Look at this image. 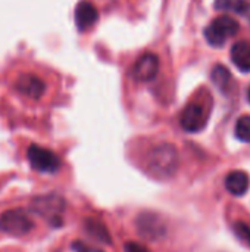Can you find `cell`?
<instances>
[{
	"label": "cell",
	"instance_id": "cell-11",
	"mask_svg": "<svg viewBox=\"0 0 250 252\" xmlns=\"http://www.w3.org/2000/svg\"><path fill=\"white\" fill-rule=\"evenodd\" d=\"M250 188V179L248 173L242 170H234L225 177V189L233 196H245Z\"/></svg>",
	"mask_w": 250,
	"mask_h": 252
},
{
	"label": "cell",
	"instance_id": "cell-3",
	"mask_svg": "<svg viewBox=\"0 0 250 252\" xmlns=\"http://www.w3.org/2000/svg\"><path fill=\"white\" fill-rule=\"evenodd\" d=\"M136 229L140 238L147 242H159L167 236L165 220L153 211H141L136 217Z\"/></svg>",
	"mask_w": 250,
	"mask_h": 252
},
{
	"label": "cell",
	"instance_id": "cell-10",
	"mask_svg": "<svg viewBox=\"0 0 250 252\" xmlns=\"http://www.w3.org/2000/svg\"><path fill=\"white\" fill-rule=\"evenodd\" d=\"M99 19V12L94 7L93 3L83 0L77 4L75 7V24L78 27V30L85 31L88 28H91Z\"/></svg>",
	"mask_w": 250,
	"mask_h": 252
},
{
	"label": "cell",
	"instance_id": "cell-14",
	"mask_svg": "<svg viewBox=\"0 0 250 252\" xmlns=\"http://www.w3.org/2000/svg\"><path fill=\"white\" fill-rule=\"evenodd\" d=\"M217 10H233L239 15H249L250 3L245 0H215Z\"/></svg>",
	"mask_w": 250,
	"mask_h": 252
},
{
	"label": "cell",
	"instance_id": "cell-20",
	"mask_svg": "<svg viewBox=\"0 0 250 252\" xmlns=\"http://www.w3.org/2000/svg\"><path fill=\"white\" fill-rule=\"evenodd\" d=\"M248 97H249V102H250V89H249V93H248Z\"/></svg>",
	"mask_w": 250,
	"mask_h": 252
},
{
	"label": "cell",
	"instance_id": "cell-2",
	"mask_svg": "<svg viewBox=\"0 0 250 252\" xmlns=\"http://www.w3.org/2000/svg\"><path fill=\"white\" fill-rule=\"evenodd\" d=\"M65 199L60 195L55 193L37 196L31 202V210L53 226L62 224V214L65 211Z\"/></svg>",
	"mask_w": 250,
	"mask_h": 252
},
{
	"label": "cell",
	"instance_id": "cell-1",
	"mask_svg": "<svg viewBox=\"0 0 250 252\" xmlns=\"http://www.w3.org/2000/svg\"><path fill=\"white\" fill-rule=\"evenodd\" d=\"M180 165L178 151L171 143L156 145L147 155V168L159 180H168L175 176Z\"/></svg>",
	"mask_w": 250,
	"mask_h": 252
},
{
	"label": "cell",
	"instance_id": "cell-17",
	"mask_svg": "<svg viewBox=\"0 0 250 252\" xmlns=\"http://www.w3.org/2000/svg\"><path fill=\"white\" fill-rule=\"evenodd\" d=\"M233 230H234V235L245 244L250 247V226L243 223V221H236L233 224Z\"/></svg>",
	"mask_w": 250,
	"mask_h": 252
},
{
	"label": "cell",
	"instance_id": "cell-18",
	"mask_svg": "<svg viewBox=\"0 0 250 252\" xmlns=\"http://www.w3.org/2000/svg\"><path fill=\"white\" fill-rule=\"evenodd\" d=\"M71 248H72V251L74 252H102L99 251V250H94V248L88 247L87 244H84V242H81V241H75V242L71 245Z\"/></svg>",
	"mask_w": 250,
	"mask_h": 252
},
{
	"label": "cell",
	"instance_id": "cell-19",
	"mask_svg": "<svg viewBox=\"0 0 250 252\" xmlns=\"http://www.w3.org/2000/svg\"><path fill=\"white\" fill-rule=\"evenodd\" d=\"M124 251L125 252H150L144 245L141 244H137V242H127L125 247H124Z\"/></svg>",
	"mask_w": 250,
	"mask_h": 252
},
{
	"label": "cell",
	"instance_id": "cell-5",
	"mask_svg": "<svg viewBox=\"0 0 250 252\" xmlns=\"http://www.w3.org/2000/svg\"><path fill=\"white\" fill-rule=\"evenodd\" d=\"M34 229L32 220L21 210H9L0 216V232L21 238L28 235Z\"/></svg>",
	"mask_w": 250,
	"mask_h": 252
},
{
	"label": "cell",
	"instance_id": "cell-12",
	"mask_svg": "<svg viewBox=\"0 0 250 252\" xmlns=\"http://www.w3.org/2000/svg\"><path fill=\"white\" fill-rule=\"evenodd\" d=\"M233 63L242 71L249 72L250 71V43L249 41H237L233 44L230 52Z\"/></svg>",
	"mask_w": 250,
	"mask_h": 252
},
{
	"label": "cell",
	"instance_id": "cell-9",
	"mask_svg": "<svg viewBox=\"0 0 250 252\" xmlns=\"http://www.w3.org/2000/svg\"><path fill=\"white\" fill-rule=\"evenodd\" d=\"M15 90L29 99H40L46 92V84L32 74H22L15 81Z\"/></svg>",
	"mask_w": 250,
	"mask_h": 252
},
{
	"label": "cell",
	"instance_id": "cell-7",
	"mask_svg": "<svg viewBox=\"0 0 250 252\" xmlns=\"http://www.w3.org/2000/svg\"><path fill=\"white\" fill-rule=\"evenodd\" d=\"M159 71V58L155 53H143L131 68V77L136 81L147 83L152 81Z\"/></svg>",
	"mask_w": 250,
	"mask_h": 252
},
{
	"label": "cell",
	"instance_id": "cell-16",
	"mask_svg": "<svg viewBox=\"0 0 250 252\" xmlns=\"http://www.w3.org/2000/svg\"><path fill=\"white\" fill-rule=\"evenodd\" d=\"M236 137L245 143H250V115H243L236 124Z\"/></svg>",
	"mask_w": 250,
	"mask_h": 252
},
{
	"label": "cell",
	"instance_id": "cell-15",
	"mask_svg": "<svg viewBox=\"0 0 250 252\" xmlns=\"http://www.w3.org/2000/svg\"><path fill=\"white\" fill-rule=\"evenodd\" d=\"M211 77H212L214 84H215L218 89H221V90H225V87H227V86L230 84V81H231V74H230L228 68L224 66V65H215V66L212 68Z\"/></svg>",
	"mask_w": 250,
	"mask_h": 252
},
{
	"label": "cell",
	"instance_id": "cell-6",
	"mask_svg": "<svg viewBox=\"0 0 250 252\" xmlns=\"http://www.w3.org/2000/svg\"><path fill=\"white\" fill-rule=\"evenodd\" d=\"M27 158L29 165L38 173H56L60 168L59 157L41 146L31 145L27 151Z\"/></svg>",
	"mask_w": 250,
	"mask_h": 252
},
{
	"label": "cell",
	"instance_id": "cell-13",
	"mask_svg": "<svg viewBox=\"0 0 250 252\" xmlns=\"http://www.w3.org/2000/svg\"><path fill=\"white\" fill-rule=\"evenodd\" d=\"M84 229L87 232V235L96 241V242H100V244H105V245H111L112 244V238L109 235V230L108 227L97 219H85L84 221Z\"/></svg>",
	"mask_w": 250,
	"mask_h": 252
},
{
	"label": "cell",
	"instance_id": "cell-8",
	"mask_svg": "<svg viewBox=\"0 0 250 252\" xmlns=\"http://www.w3.org/2000/svg\"><path fill=\"white\" fill-rule=\"evenodd\" d=\"M206 123H208V118H206L205 109L199 103L187 105L180 118V124L183 130L187 133H197L203 130Z\"/></svg>",
	"mask_w": 250,
	"mask_h": 252
},
{
	"label": "cell",
	"instance_id": "cell-4",
	"mask_svg": "<svg viewBox=\"0 0 250 252\" xmlns=\"http://www.w3.org/2000/svg\"><path fill=\"white\" fill-rule=\"evenodd\" d=\"M240 25L236 19L228 15H221L212 21L209 27L205 28V38L214 47H221L228 37H233L239 32Z\"/></svg>",
	"mask_w": 250,
	"mask_h": 252
}]
</instances>
